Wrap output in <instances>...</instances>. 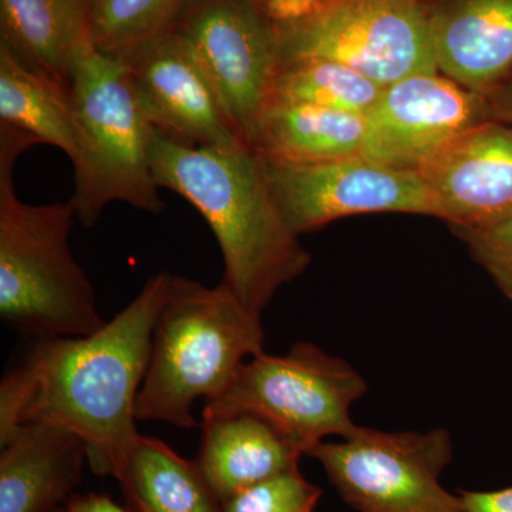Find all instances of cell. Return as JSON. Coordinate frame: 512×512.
Masks as SVG:
<instances>
[{
	"instance_id": "484cf974",
	"label": "cell",
	"mask_w": 512,
	"mask_h": 512,
	"mask_svg": "<svg viewBox=\"0 0 512 512\" xmlns=\"http://www.w3.org/2000/svg\"><path fill=\"white\" fill-rule=\"evenodd\" d=\"M460 512H512V487L498 491H463Z\"/></svg>"
},
{
	"instance_id": "83f0119b",
	"label": "cell",
	"mask_w": 512,
	"mask_h": 512,
	"mask_svg": "<svg viewBox=\"0 0 512 512\" xmlns=\"http://www.w3.org/2000/svg\"><path fill=\"white\" fill-rule=\"evenodd\" d=\"M66 512H128L114 503L109 495H74L67 504Z\"/></svg>"
},
{
	"instance_id": "7c38bea8",
	"label": "cell",
	"mask_w": 512,
	"mask_h": 512,
	"mask_svg": "<svg viewBox=\"0 0 512 512\" xmlns=\"http://www.w3.org/2000/svg\"><path fill=\"white\" fill-rule=\"evenodd\" d=\"M121 60L148 123L168 140L188 147L247 144L207 73L173 29Z\"/></svg>"
},
{
	"instance_id": "8fae6325",
	"label": "cell",
	"mask_w": 512,
	"mask_h": 512,
	"mask_svg": "<svg viewBox=\"0 0 512 512\" xmlns=\"http://www.w3.org/2000/svg\"><path fill=\"white\" fill-rule=\"evenodd\" d=\"M491 120L483 94L441 73L416 74L384 87L366 114L363 157L420 171L458 138Z\"/></svg>"
},
{
	"instance_id": "4316f807",
	"label": "cell",
	"mask_w": 512,
	"mask_h": 512,
	"mask_svg": "<svg viewBox=\"0 0 512 512\" xmlns=\"http://www.w3.org/2000/svg\"><path fill=\"white\" fill-rule=\"evenodd\" d=\"M493 120L512 126V72L484 94Z\"/></svg>"
},
{
	"instance_id": "9a60e30c",
	"label": "cell",
	"mask_w": 512,
	"mask_h": 512,
	"mask_svg": "<svg viewBox=\"0 0 512 512\" xmlns=\"http://www.w3.org/2000/svg\"><path fill=\"white\" fill-rule=\"evenodd\" d=\"M0 446V512L66 510L89 463L82 437L56 424L28 423Z\"/></svg>"
},
{
	"instance_id": "f1b7e54d",
	"label": "cell",
	"mask_w": 512,
	"mask_h": 512,
	"mask_svg": "<svg viewBox=\"0 0 512 512\" xmlns=\"http://www.w3.org/2000/svg\"><path fill=\"white\" fill-rule=\"evenodd\" d=\"M84 3H86L87 5V8H89V12H90V8H92V3L94 2V0H83ZM90 15V13H89Z\"/></svg>"
},
{
	"instance_id": "ba28073f",
	"label": "cell",
	"mask_w": 512,
	"mask_h": 512,
	"mask_svg": "<svg viewBox=\"0 0 512 512\" xmlns=\"http://www.w3.org/2000/svg\"><path fill=\"white\" fill-rule=\"evenodd\" d=\"M359 512H460V497L441 485L453 458L444 429L379 431L357 426L339 441L309 450Z\"/></svg>"
},
{
	"instance_id": "d6986e66",
	"label": "cell",
	"mask_w": 512,
	"mask_h": 512,
	"mask_svg": "<svg viewBox=\"0 0 512 512\" xmlns=\"http://www.w3.org/2000/svg\"><path fill=\"white\" fill-rule=\"evenodd\" d=\"M136 512H221L195 461L140 433L128 443L113 474Z\"/></svg>"
},
{
	"instance_id": "4fadbf2b",
	"label": "cell",
	"mask_w": 512,
	"mask_h": 512,
	"mask_svg": "<svg viewBox=\"0 0 512 512\" xmlns=\"http://www.w3.org/2000/svg\"><path fill=\"white\" fill-rule=\"evenodd\" d=\"M436 217L454 229L493 227L512 218V126L487 121L419 171Z\"/></svg>"
},
{
	"instance_id": "ac0fdd59",
	"label": "cell",
	"mask_w": 512,
	"mask_h": 512,
	"mask_svg": "<svg viewBox=\"0 0 512 512\" xmlns=\"http://www.w3.org/2000/svg\"><path fill=\"white\" fill-rule=\"evenodd\" d=\"M89 13L83 0H0V45L70 90L74 56L90 37Z\"/></svg>"
},
{
	"instance_id": "44dd1931",
	"label": "cell",
	"mask_w": 512,
	"mask_h": 512,
	"mask_svg": "<svg viewBox=\"0 0 512 512\" xmlns=\"http://www.w3.org/2000/svg\"><path fill=\"white\" fill-rule=\"evenodd\" d=\"M384 87L346 64L322 59L298 60L279 66L271 103L312 104L367 114L382 96Z\"/></svg>"
},
{
	"instance_id": "8992f818",
	"label": "cell",
	"mask_w": 512,
	"mask_h": 512,
	"mask_svg": "<svg viewBox=\"0 0 512 512\" xmlns=\"http://www.w3.org/2000/svg\"><path fill=\"white\" fill-rule=\"evenodd\" d=\"M366 390L346 360L299 342L285 355L251 357L221 396L205 402L202 414H258L308 454L328 437L342 439L356 429L350 410Z\"/></svg>"
},
{
	"instance_id": "6da1fadb",
	"label": "cell",
	"mask_w": 512,
	"mask_h": 512,
	"mask_svg": "<svg viewBox=\"0 0 512 512\" xmlns=\"http://www.w3.org/2000/svg\"><path fill=\"white\" fill-rule=\"evenodd\" d=\"M171 275L151 276L136 299L92 335L32 339L0 383V440L22 424H56L82 437L94 474L113 476L138 434L137 396Z\"/></svg>"
},
{
	"instance_id": "5bb4252c",
	"label": "cell",
	"mask_w": 512,
	"mask_h": 512,
	"mask_svg": "<svg viewBox=\"0 0 512 512\" xmlns=\"http://www.w3.org/2000/svg\"><path fill=\"white\" fill-rule=\"evenodd\" d=\"M439 72L487 94L512 72V0H421Z\"/></svg>"
},
{
	"instance_id": "d4e9b609",
	"label": "cell",
	"mask_w": 512,
	"mask_h": 512,
	"mask_svg": "<svg viewBox=\"0 0 512 512\" xmlns=\"http://www.w3.org/2000/svg\"><path fill=\"white\" fill-rule=\"evenodd\" d=\"M326 0H268L262 8L275 25L299 22L315 15Z\"/></svg>"
},
{
	"instance_id": "5b68a950",
	"label": "cell",
	"mask_w": 512,
	"mask_h": 512,
	"mask_svg": "<svg viewBox=\"0 0 512 512\" xmlns=\"http://www.w3.org/2000/svg\"><path fill=\"white\" fill-rule=\"evenodd\" d=\"M72 97L77 153L72 202L76 218L92 228L114 201L161 214L151 168L154 128L138 103L127 64L86 40L72 67Z\"/></svg>"
},
{
	"instance_id": "cb8c5ba5",
	"label": "cell",
	"mask_w": 512,
	"mask_h": 512,
	"mask_svg": "<svg viewBox=\"0 0 512 512\" xmlns=\"http://www.w3.org/2000/svg\"><path fill=\"white\" fill-rule=\"evenodd\" d=\"M471 254L512 299V218L478 229H456Z\"/></svg>"
},
{
	"instance_id": "3957f363",
	"label": "cell",
	"mask_w": 512,
	"mask_h": 512,
	"mask_svg": "<svg viewBox=\"0 0 512 512\" xmlns=\"http://www.w3.org/2000/svg\"><path fill=\"white\" fill-rule=\"evenodd\" d=\"M29 138L0 128V316L30 339L82 338L106 325L70 251L72 202L20 201L13 168Z\"/></svg>"
},
{
	"instance_id": "4dcf8cb0",
	"label": "cell",
	"mask_w": 512,
	"mask_h": 512,
	"mask_svg": "<svg viewBox=\"0 0 512 512\" xmlns=\"http://www.w3.org/2000/svg\"><path fill=\"white\" fill-rule=\"evenodd\" d=\"M63 512H66V510H64Z\"/></svg>"
},
{
	"instance_id": "277c9868",
	"label": "cell",
	"mask_w": 512,
	"mask_h": 512,
	"mask_svg": "<svg viewBox=\"0 0 512 512\" xmlns=\"http://www.w3.org/2000/svg\"><path fill=\"white\" fill-rule=\"evenodd\" d=\"M264 339L261 315L224 282L208 288L171 275L137 396V420L197 426L194 403L221 396L241 367L264 352Z\"/></svg>"
},
{
	"instance_id": "2e32d148",
	"label": "cell",
	"mask_w": 512,
	"mask_h": 512,
	"mask_svg": "<svg viewBox=\"0 0 512 512\" xmlns=\"http://www.w3.org/2000/svg\"><path fill=\"white\" fill-rule=\"evenodd\" d=\"M201 429L195 463L221 504L259 481L299 468L305 456L258 414H202Z\"/></svg>"
},
{
	"instance_id": "7402d4cb",
	"label": "cell",
	"mask_w": 512,
	"mask_h": 512,
	"mask_svg": "<svg viewBox=\"0 0 512 512\" xmlns=\"http://www.w3.org/2000/svg\"><path fill=\"white\" fill-rule=\"evenodd\" d=\"M190 0H94L89 15L93 45L124 59L173 26Z\"/></svg>"
},
{
	"instance_id": "9c48e42d",
	"label": "cell",
	"mask_w": 512,
	"mask_h": 512,
	"mask_svg": "<svg viewBox=\"0 0 512 512\" xmlns=\"http://www.w3.org/2000/svg\"><path fill=\"white\" fill-rule=\"evenodd\" d=\"M173 29L251 147L279 69L278 30L256 0H190Z\"/></svg>"
},
{
	"instance_id": "e0dca14e",
	"label": "cell",
	"mask_w": 512,
	"mask_h": 512,
	"mask_svg": "<svg viewBox=\"0 0 512 512\" xmlns=\"http://www.w3.org/2000/svg\"><path fill=\"white\" fill-rule=\"evenodd\" d=\"M366 114L302 103H271L251 147L259 156L291 164H316L363 156Z\"/></svg>"
},
{
	"instance_id": "f546056e",
	"label": "cell",
	"mask_w": 512,
	"mask_h": 512,
	"mask_svg": "<svg viewBox=\"0 0 512 512\" xmlns=\"http://www.w3.org/2000/svg\"><path fill=\"white\" fill-rule=\"evenodd\" d=\"M256 2L259 3V5H262L264 6L266 2H268V0H256Z\"/></svg>"
},
{
	"instance_id": "7a4b0ae2",
	"label": "cell",
	"mask_w": 512,
	"mask_h": 512,
	"mask_svg": "<svg viewBox=\"0 0 512 512\" xmlns=\"http://www.w3.org/2000/svg\"><path fill=\"white\" fill-rule=\"evenodd\" d=\"M150 158L158 187L181 195L210 225L224 259L222 282L249 311L262 315L311 265L248 144L188 147L154 130Z\"/></svg>"
},
{
	"instance_id": "ffe728a7",
	"label": "cell",
	"mask_w": 512,
	"mask_h": 512,
	"mask_svg": "<svg viewBox=\"0 0 512 512\" xmlns=\"http://www.w3.org/2000/svg\"><path fill=\"white\" fill-rule=\"evenodd\" d=\"M0 127L35 144H50L70 160L77 153L70 90L29 69L0 45Z\"/></svg>"
},
{
	"instance_id": "52a82bcc",
	"label": "cell",
	"mask_w": 512,
	"mask_h": 512,
	"mask_svg": "<svg viewBox=\"0 0 512 512\" xmlns=\"http://www.w3.org/2000/svg\"><path fill=\"white\" fill-rule=\"evenodd\" d=\"M276 30L279 66L332 60L382 86L440 73L421 0H326L315 15Z\"/></svg>"
},
{
	"instance_id": "30bf717a",
	"label": "cell",
	"mask_w": 512,
	"mask_h": 512,
	"mask_svg": "<svg viewBox=\"0 0 512 512\" xmlns=\"http://www.w3.org/2000/svg\"><path fill=\"white\" fill-rule=\"evenodd\" d=\"M261 158L276 204L299 237L353 215L437 214L433 195L419 171L363 156L316 164Z\"/></svg>"
},
{
	"instance_id": "603a6c76",
	"label": "cell",
	"mask_w": 512,
	"mask_h": 512,
	"mask_svg": "<svg viewBox=\"0 0 512 512\" xmlns=\"http://www.w3.org/2000/svg\"><path fill=\"white\" fill-rule=\"evenodd\" d=\"M322 497L299 468L259 481L221 504V512H315Z\"/></svg>"
}]
</instances>
